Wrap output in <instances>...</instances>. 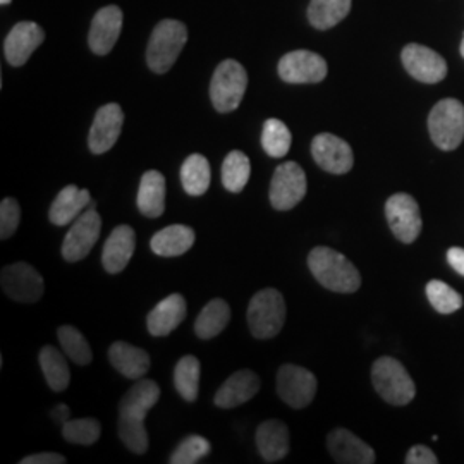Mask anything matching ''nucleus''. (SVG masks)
<instances>
[{"instance_id": "f257e3e1", "label": "nucleus", "mask_w": 464, "mask_h": 464, "mask_svg": "<svg viewBox=\"0 0 464 464\" xmlns=\"http://www.w3.org/2000/svg\"><path fill=\"white\" fill-rule=\"evenodd\" d=\"M308 266L318 284L334 293H356L362 285L358 268L348 258L327 246H316L308 255Z\"/></svg>"}, {"instance_id": "f03ea898", "label": "nucleus", "mask_w": 464, "mask_h": 464, "mask_svg": "<svg viewBox=\"0 0 464 464\" xmlns=\"http://www.w3.org/2000/svg\"><path fill=\"white\" fill-rule=\"evenodd\" d=\"M372 382L385 402L392 406H406L416 396V385L401 362L382 356L372 366Z\"/></svg>"}, {"instance_id": "7ed1b4c3", "label": "nucleus", "mask_w": 464, "mask_h": 464, "mask_svg": "<svg viewBox=\"0 0 464 464\" xmlns=\"http://www.w3.org/2000/svg\"><path fill=\"white\" fill-rule=\"evenodd\" d=\"M186 42H188V30L181 21H176V19L160 21L150 36L149 49H147V63L150 69L157 74L167 72L178 61Z\"/></svg>"}, {"instance_id": "20e7f679", "label": "nucleus", "mask_w": 464, "mask_h": 464, "mask_svg": "<svg viewBox=\"0 0 464 464\" xmlns=\"http://www.w3.org/2000/svg\"><path fill=\"white\" fill-rule=\"evenodd\" d=\"M248 88L246 69L237 61L227 59L217 66L210 83V99L217 112L229 114L236 111Z\"/></svg>"}, {"instance_id": "39448f33", "label": "nucleus", "mask_w": 464, "mask_h": 464, "mask_svg": "<svg viewBox=\"0 0 464 464\" xmlns=\"http://www.w3.org/2000/svg\"><path fill=\"white\" fill-rule=\"evenodd\" d=\"M285 301L277 289H264L256 293L248 306V325L253 337L272 339L284 327Z\"/></svg>"}, {"instance_id": "423d86ee", "label": "nucleus", "mask_w": 464, "mask_h": 464, "mask_svg": "<svg viewBox=\"0 0 464 464\" xmlns=\"http://www.w3.org/2000/svg\"><path fill=\"white\" fill-rule=\"evenodd\" d=\"M431 141L440 150H456L464 138V105L456 99L440 100L429 116Z\"/></svg>"}, {"instance_id": "0eeeda50", "label": "nucleus", "mask_w": 464, "mask_h": 464, "mask_svg": "<svg viewBox=\"0 0 464 464\" xmlns=\"http://www.w3.org/2000/svg\"><path fill=\"white\" fill-rule=\"evenodd\" d=\"M306 174L296 162H284L276 169L270 184V203L276 210H293L306 197Z\"/></svg>"}, {"instance_id": "6e6552de", "label": "nucleus", "mask_w": 464, "mask_h": 464, "mask_svg": "<svg viewBox=\"0 0 464 464\" xmlns=\"http://www.w3.org/2000/svg\"><path fill=\"white\" fill-rule=\"evenodd\" d=\"M385 217L392 234L401 243L411 245L420 236L423 220L420 214V205L408 193H396L385 203Z\"/></svg>"}, {"instance_id": "1a4fd4ad", "label": "nucleus", "mask_w": 464, "mask_h": 464, "mask_svg": "<svg viewBox=\"0 0 464 464\" xmlns=\"http://www.w3.org/2000/svg\"><path fill=\"white\" fill-rule=\"evenodd\" d=\"M2 291L17 303H36L45 293V282L40 272L26 262L4 266L0 276Z\"/></svg>"}, {"instance_id": "9d476101", "label": "nucleus", "mask_w": 464, "mask_h": 464, "mask_svg": "<svg viewBox=\"0 0 464 464\" xmlns=\"http://www.w3.org/2000/svg\"><path fill=\"white\" fill-rule=\"evenodd\" d=\"M315 375L298 365H282L277 373V394L293 410L312 404L316 394Z\"/></svg>"}, {"instance_id": "9b49d317", "label": "nucleus", "mask_w": 464, "mask_h": 464, "mask_svg": "<svg viewBox=\"0 0 464 464\" xmlns=\"http://www.w3.org/2000/svg\"><path fill=\"white\" fill-rule=\"evenodd\" d=\"M100 232H102V217L99 216L97 208H90L83 212L67 231L66 239L63 243L64 260L69 264H74L86 258L97 245Z\"/></svg>"}, {"instance_id": "f8f14e48", "label": "nucleus", "mask_w": 464, "mask_h": 464, "mask_svg": "<svg viewBox=\"0 0 464 464\" xmlns=\"http://www.w3.org/2000/svg\"><path fill=\"white\" fill-rule=\"evenodd\" d=\"M327 71L325 59L310 50L289 52L279 63V76L285 83H320L325 80Z\"/></svg>"}, {"instance_id": "ddd939ff", "label": "nucleus", "mask_w": 464, "mask_h": 464, "mask_svg": "<svg viewBox=\"0 0 464 464\" xmlns=\"http://www.w3.org/2000/svg\"><path fill=\"white\" fill-rule=\"evenodd\" d=\"M124 124V112L121 105L107 103L100 107L93 119L90 136H88V147L95 155H102L116 145Z\"/></svg>"}, {"instance_id": "4468645a", "label": "nucleus", "mask_w": 464, "mask_h": 464, "mask_svg": "<svg viewBox=\"0 0 464 464\" xmlns=\"http://www.w3.org/2000/svg\"><path fill=\"white\" fill-rule=\"evenodd\" d=\"M402 64L421 83H439L448 74L446 61L433 50L411 44L402 50Z\"/></svg>"}, {"instance_id": "2eb2a0df", "label": "nucleus", "mask_w": 464, "mask_h": 464, "mask_svg": "<svg viewBox=\"0 0 464 464\" xmlns=\"http://www.w3.org/2000/svg\"><path fill=\"white\" fill-rule=\"evenodd\" d=\"M316 164L331 174H346L354 164V155L348 143L334 134L322 133L312 143Z\"/></svg>"}, {"instance_id": "dca6fc26", "label": "nucleus", "mask_w": 464, "mask_h": 464, "mask_svg": "<svg viewBox=\"0 0 464 464\" xmlns=\"http://www.w3.org/2000/svg\"><path fill=\"white\" fill-rule=\"evenodd\" d=\"M45 40L44 30L32 21H21L9 32L4 42V53L11 66L21 67L28 63L34 50Z\"/></svg>"}, {"instance_id": "f3484780", "label": "nucleus", "mask_w": 464, "mask_h": 464, "mask_svg": "<svg viewBox=\"0 0 464 464\" xmlns=\"http://www.w3.org/2000/svg\"><path fill=\"white\" fill-rule=\"evenodd\" d=\"M122 30V11L117 5H107L100 9L92 21L88 34L90 49L97 55H107L114 49L117 38Z\"/></svg>"}, {"instance_id": "a211bd4d", "label": "nucleus", "mask_w": 464, "mask_h": 464, "mask_svg": "<svg viewBox=\"0 0 464 464\" xmlns=\"http://www.w3.org/2000/svg\"><path fill=\"white\" fill-rule=\"evenodd\" d=\"M327 448L335 463L373 464L375 450L346 429H335L327 437Z\"/></svg>"}, {"instance_id": "6ab92c4d", "label": "nucleus", "mask_w": 464, "mask_h": 464, "mask_svg": "<svg viewBox=\"0 0 464 464\" xmlns=\"http://www.w3.org/2000/svg\"><path fill=\"white\" fill-rule=\"evenodd\" d=\"M260 385L262 382L255 372L239 370L220 385L214 402L222 410L237 408L248 402L249 399L255 398L260 392Z\"/></svg>"}, {"instance_id": "aec40b11", "label": "nucleus", "mask_w": 464, "mask_h": 464, "mask_svg": "<svg viewBox=\"0 0 464 464\" xmlns=\"http://www.w3.org/2000/svg\"><path fill=\"white\" fill-rule=\"evenodd\" d=\"M136 248V232L131 226H117L111 236L107 237L103 251H102V264L109 274L122 272L133 258Z\"/></svg>"}, {"instance_id": "412c9836", "label": "nucleus", "mask_w": 464, "mask_h": 464, "mask_svg": "<svg viewBox=\"0 0 464 464\" xmlns=\"http://www.w3.org/2000/svg\"><path fill=\"white\" fill-rule=\"evenodd\" d=\"M188 314L186 299L174 293L166 299H162L147 316V327L151 335L164 337L170 332L176 331Z\"/></svg>"}, {"instance_id": "4be33fe9", "label": "nucleus", "mask_w": 464, "mask_h": 464, "mask_svg": "<svg viewBox=\"0 0 464 464\" xmlns=\"http://www.w3.org/2000/svg\"><path fill=\"white\" fill-rule=\"evenodd\" d=\"M160 389L153 381L143 379L134 383L119 402V416L145 421L150 410L159 402Z\"/></svg>"}, {"instance_id": "5701e85b", "label": "nucleus", "mask_w": 464, "mask_h": 464, "mask_svg": "<svg viewBox=\"0 0 464 464\" xmlns=\"http://www.w3.org/2000/svg\"><path fill=\"white\" fill-rule=\"evenodd\" d=\"M92 195L88 189H80L74 184L66 186L50 205L49 218L53 226H67L83 214L90 207Z\"/></svg>"}, {"instance_id": "b1692460", "label": "nucleus", "mask_w": 464, "mask_h": 464, "mask_svg": "<svg viewBox=\"0 0 464 464\" xmlns=\"http://www.w3.org/2000/svg\"><path fill=\"white\" fill-rule=\"evenodd\" d=\"M289 429L279 420L264 421L256 430V448L266 463H277L289 452Z\"/></svg>"}, {"instance_id": "393cba45", "label": "nucleus", "mask_w": 464, "mask_h": 464, "mask_svg": "<svg viewBox=\"0 0 464 464\" xmlns=\"http://www.w3.org/2000/svg\"><path fill=\"white\" fill-rule=\"evenodd\" d=\"M138 210L149 218H159L166 210V178L159 170H149L143 174L138 197Z\"/></svg>"}, {"instance_id": "a878e982", "label": "nucleus", "mask_w": 464, "mask_h": 464, "mask_svg": "<svg viewBox=\"0 0 464 464\" xmlns=\"http://www.w3.org/2000/svg\"><path fill=\"white\" fill-rule=\"evenodd\" d=\"M109 360L121 375L140 381L150 370V356L145 349L117 341L109 349Z\"/></svg>"}, {"instance_id": "bb28decb", "label": "nucleus", "mask_w": 464, "mask_h": 464, "mask_svg": "<svg viewBox=\"0 0 464 464\" xmlns=\"http://www.w3.org/2000/svg\"><path fill=\"white\" fill-rule=\"evenodd\" d=\"M195 239L191 227L176 224L157 232L150 241V248L159 256H181L195 245Z\"/></svg>"}, {"instance_id": "cd10ccee", "label": "nucleus", "mask_w": 464, "mask_h": 464, "mask_svg": "<svg viewBox=\"0 0 464 464\" xmlns=\"http://www.w3.org/2000/svg\"><path fill=\"white\" fill-rule=\"evenodd\" d=\"M231 306L224 299H212L195 322V332L199 339H214L229 325Z\"/></svg>"}, {"instance_id": "c85d7f7f", "label": "nucleus", "mask_w": 464, "mask_h": 464, "mask_svg": "<svg viewBox=\"0 0 464 464\" xmlns=\"http://www.w3.org/2000/svg\"><path fill=\"white\" fill-rule=\"evenodd\" d=\"M210 179H212L210 164L203 155L193 153L184 160L181 167V183H183L184 191L189 197L205 195L210 188Z\"/></svg>"}, {"instance_id": "c756f323", "label": "nucleus", "mask_w": 464, "mask_h": 464, "mask_svg": "<svg viewBox=\"0 0 464 464\" xmlns=\"http://www.w3.org/2000/svg\"><path fill=\"white\" fill-rule=\"evenodd\" d=\"M40 368L53 392H63L69 387L71 372L63 353L53 346H44L40 351Z\"/></svg>"}, {"instance_id": "7c9ffc66", "label": "nucleus", "mask_w": 464, "mask_h": 464, "mask_svg": "<svg viewBox=\"0 0 464 464\" xmlns=\"http://www.w3.org/2000/svg\"><path fill=\"white\" fill-rule=\"evenodd\" d=\"M351 4L353 0H312L308 19L316 30H331L348 16Z\"/></svg>"}, {"instance_id": "2f4dec72", "label": "nucleus", "mask_w": 464, "mask_h": 464, "mask_svg": "<svg viewBox=\"0 0 464 464\" xmlns=\"http://www.w3.org/2000/svg\"><path fill=\"white\" fill-rule=\"evenodd\" d=\"M199 373H201V365H199L198 358H195L191 354L183 356L174 368L176 391L188 402H195L198 398Z\"/></svg>"}, {"instance_id": "473e14b6", "label": "nucleus", "mask_w": 464, "mask_h": 464, "mask_svg": "<svg viewBox=\"0 0 464 464\" xmlns=\"http://www.w3.org/2000/svg\"><path fill=\"white\" fill-rule=\"evenodd\" d=\"M251 164L249 159L239 150L231 151L222 164V184L231 193H241L249 181Z\"/></svg>"}, {"instance_id": "72a5a7b5", "label": "nucleus", "mask_w": 464, "mask_h": 464, "mask_svg": "<svg viewBox=\"0 0 464 464\" xmlns=\"http://www.w3.org/2000/svg\"><path fill=\"white\" fill-rule=\"evenodd\" d=\"M57 337H59L63 351L66 353L71 362L82 366L92 363V360H93L92 348H90L88 341L84 339L83 334L78 331L76 327H71V325L59 327Z\"/></svg>"}, {"instance_id": "f704fd0d", "label": "nucleus", "mask_w": 464, "mask_h": 464, "mask_svg": "<svg viewBox=\"0 0 464 464\" xmlns=\"http://www.w3.org/2000/svg\"><path fill=\"white\" fill-rule=\"evenodd\" d=\"M291 143H293V136L289 128L282 121L279 119L266 121L264 131H262V147L266 150V155L274 159H282L284 155H287Z\"/></svg>"}, {"instance_id": "c9c22d12", "label": "nucleus", "mask_w": 464, "mask_h": 464, "mask_svg": "<svg viewBox=\"0 0 464 464\" xmlns=\"http://www.w3.org/2000/svg\"><path fill=\"white\" fill-rule=\"evenodd\" d=\"M427 298L430 301L435 312L442 315H450L463 306V298L458 291H454L449 284L442 281H433L427 284Z\"/></svg>"}, {"instance_id": "e433bc0d", "label": "nucleus", "mask_w": 464, "mask_h": 464, "mask_svg": "<svg viewBox=\"0 0 464 464\" xmlns=\"http://www.w3.org/2000/svg\"><path fill=\"white\" fill-rule=\"evenodd\" d=\"M102 435V425L95 418H82V420H69L63 425V437L69 444L80 446H93Z\"/></svg>"}, {"instance_id": "4c0bfd02", "label": "nucleus", "mask_w": 464, "mask_h": 464, "mask_svg": "<svg viewBox=\"0 0 464 464\" xmlns=\"http://www.w3.org/2000/svg\"><path fill=\"white\" fill-rule=\"evenodd\" d=\"M117 433L122 444L134 454H145L149 450V433L145 429V421L119 416Z\"/></svg>"}, {"instance_id": "58836bf2", "label": "nucleus", "mask_w": 464, "mask_h": 464, "mask_svg": "<svg viewBox=\"0 0 464 464\" xmlns=\"http://www.w3.org/2000/svg\"><path fill=\"white\" fill-rule=\"evenodd\" d=\"M212 450L210 442L201 435H189L184 439L178 449L169 458L170 464H195L199 463L205 456H208Z\"/></svg>"}, {"instance_id": "ea45409f", "label": "nucleus", "mask_w": 464, "mask_h": 464, "mask_svg": "<svg viewBox=\"0 0 464 464\" xmlns=\"http://www.w3.org/2000/svg\"><path fill=\"white\" fill-rule=\"evenodd\" d=\"M21 222V207L14 198H4L0 203V239L14 236Z\"/></svg>"}, {"instance_id": "a19ab883", "label": "nucleus", "mask_w": 464, "mask_h": 464, "mask_svg": "<svg viewBox=\"0 0 464 464\" xmlns=\"http://www.w3.org/2000/svg\"><path fill=\"white\" fill-rule=\"evenodd\" d=\"M406 463L408 464H437L439 458L435 456V452L427 446H415L410 449L408 456H406Z\"/></svg>"}, {"instance_id": "79ce46f5", "label": "nucleus", "mask_w": 464, "mask_h": 464, "mask_svg": "<svg viewBox=\"0 0 464 464\" xmlns=\"http://www.w3.org/2000/svg\"><path fill=\"white\" fill-rule=\"evenodd\" d=\"M21 464H64L66 463V458L61 456V454H55V452H38V454H32V456H26L23 458Z\"/></svg>"}, {"instance_id": "37998d69", "label": "nucleus", "mask_w": 464, "mask_h": 464, "mask_svg": "<svg viewBox=\"0 0 464 464\" xmlns=\"http://www.w3.org/2000/svg\"><path fill=\"white\" fill-rule=\"evenodd\" d=\"M448 262L449 266L464 277V248H458V246L449 248Z\"/></svg>"}, {"instance_id": "c03bdc74", "label": "nucleus", "mask_w": 464, "mask_h": 464, "mask_svg": "<svg viewBox=\"0 0 464 464\" xmlns=\"http://www.w3.org/2000/svg\"><path fill=\"white\" fill-rule=\"evenodd\" d=\"M50 416L53 418V421H55V423H59V425H64V423L69 421L71 411H69V408H67L66 404H59V406H55V408L52 410Z\"/></svg>"}, {"instance_id": "a18cd8bd", "label": "nucleus", "mask_w": 464, "mask_h": 464, "mask_svg": "<svg viewBox=\"0 0 464 464\" xmlns=\"http://www.w3.org/2000/svg\"><path fill=\"white\" fill-rule=\"evenodd\" d=\"M0 4H2V5H9L11 0H0Z\"/></svg>"}, {"instance_id": "49530a36", "label": "nucleus", "mask_w": 464, "mask_h": 464, "mask_svg": "<svg viewBox=\"0 0 464 464\" xmlns=\"http://www.w3.org/2000/svg\"><path fill=\"white\" fill-rule=\"evenodd\" d=\"M461 53H463V57H464V36H463V42H461Z\"/></svg>"}]
</instances>
